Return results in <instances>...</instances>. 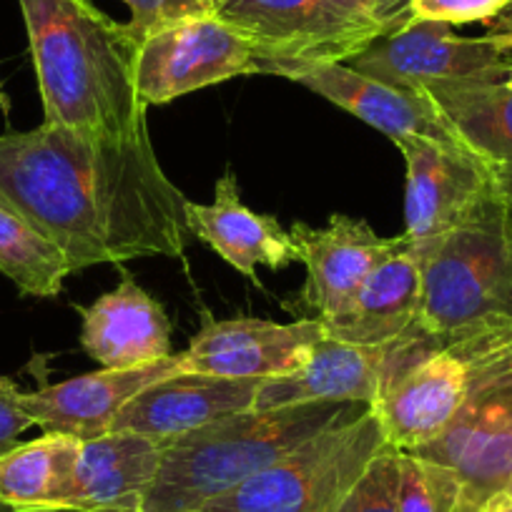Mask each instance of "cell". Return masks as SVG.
I'll use <instances>...</instances> for the list:
<instances>
[{
    "instance_id": "36",
    "label": "cell",
    "mask_w": 512,
    "mask_h": 512,
    "mask_svg": "<svg viewBox=\"0 0 512 512\" xmlns=\"http://www.w3.org/2000/svg\"><path fill=\"white\" fill-rule=\"evenodd\" d=\"M0 512H16V510H11V507H6V505H0Z\"/></svg>"
},
{
    "instance_id": "6",
    "label": "cell",
    "mask_w": 512,
    "mask_h": 512,
    "mask_svg": "<svg viewBox=\"0 0 512 512\" xmlns=\"http://www.w3.org/2000/svg\"><path fill=\"white\" fill-rule=\"evenodd\" d=\"M410 455L457 472L465 512H487L502 497L512 477V332L497 334L482 349L457 415Z\"/></svg>"
},
{
    "instance_id": "28",
    "label": "cell",
    "mask_w": 512,
    "mask_h": 512,
    "mask_svg": "<svg viewBox=\"0 0 512 512\" xmlns=\"http://www.w3.org/2000/svg\"><path fill=\"white\" fill-rule=\"evenodd\" d=\"M121 3H126L128 11H131V21L126 23V28L134 43L149 36L156 28L169 26L181 18L211 13L206 0H121Z\"/></svg>"
},
{
    "instance_id": "29",
    "label": "cell",
    "mask_w": 512,
    "mask_h": 512,
    "mask_svg": "<svg viewBox=\"0 0 512 512\" xmlns=\"http://www.w3.org/2000/svg\"><path fill=\"white\" fill-rule=\"evenodd\" d=\"M21 387L11 377H0V455L21 445V435L33 427L31 417L21 407Z\"/></svg>"
},
{
    "instance_id": "32",
    "label": "cell",
    "mask_w": 512,
    "mask_h": 512,
    "mask_svg": "<svg viewBox=\"0 0 512 512\" xmlns=\"http://www.w3.org/2000/svg\"><path fill=\"white\" fill-rule=\"evenodd\" d=\"M487 512H512V502L505 500V497H497V500L487 507Z\"/></svg>"
},
{
    "instance_id": "27",
    "label": "cell",
    "mask_w": 512,
    "mask_h": 512,
    "mask_svg": "<svg viewBox=\"0 0 512 512\" xmlns=\"http://www.w3.org/2000/svg\"><path fill=\"white\" fill-rule=\"evenodd\" d=\"M510 0H410L407 21H432L447 26L490 23Z\"/></svg>"
},
{
    "instance_id": "2",
    "label": "cell",
    "mask_w": 512,
    "mask_h": 512,
    "mask_svg": "<svg viewBox=\"0 0 512 512\" xmlns=\"http://www.w3.org/2000/svg\"><path fill=\"white\" fill-rule=\"evenodd\" d=\"M43 101V123L98 136L149 131L134 81L136 43L91 0H18Z\"/></svg>"
},
{
    "instance_id": "1",
    "label": "cell",
    "mask_w": 512,
    "mask_h": 512,
    "mask_svg": "<svg viewBox=\"0 0 512 512\" xmlns=\"http://www.w3.org/2000/svg\"><path fill=\"white\" fill-rule=\"evenodd\" d=\"M186 199L149 131L98 136L56 123L0 134V206L66 254L73 272L144 256L181 259Z\"/></svg>"
},
{
    "instance_id": "5",
    "label": "cell",
    "mask_w": 512,
    "mask_h": 512,
    "mask_svg": "<svg viewBox=\"0 0 512 512\" xmlns=\"http://www.w3.org/2000/svg\"><path fill=\"white\" fill-rule=\"evenodd\" d=\"M387 445L377 410L359 407L199 512H337Z\"/></svg>"
},
{
    "instance_id": "14",
    "label": "cell",
    "mask_w": 512,
    "mask_h": 512,
    "mask_svg": "<svg viewBox=\"0 0 512 512\" xmlns=\"http://www.w3.org/2000/svg\"><path fill=\"white\" fill-rule=\"evenodd\" d=\"M324 337L319 319L279 324L269 319L236 317L214 322L191 337L179 352L181 372L226 379H272L302 367L314 344Z\"/></svg>"
},
{
    "instance_id": "13",
    "label": "cell",
    "mask_w": 512,
    "mask_h": 512,
    "mask_svg": "<svg viewBox=\"0 0 512 512\" xmlns=\"http://www.w3.org/2000/svg\"><path fill=\"white\" fill-rule=\"evenodd\" d=\"M307 282L299 294L302 319L332 322L349 309L369 274L410 244L402 236H379L367 221L334 214L324 229L294 224L289 229Z\"/></svg>"
},
{
    "instance_id": "31",
    "label": "cell",
    "mask_w": 512,
    "mask_h": 512,
    "mask_svg": "<svg viewBox=\"0 0 512 512\" xmlns=\"http://www.w3.org/2000/svg\"><path fill=\"white\" fill-rule=\"evenodd\" d=\"M485 38L495 43L500 51L512 53V0L490 23H485Z\"/></svg>"
},
{
    "instance_id": "35",
    "label": "cell",
    "mask_w": 512,
    "mask_h": 512,
    "mask_svg": "<svg viewBox=\"0 0 512 512\" xmlns=\"http://www.w3.org/2000/svg\"><path fill=\"white\" fill-rule=\"evenodd\" d=\"M219 3H221V0H206V6H209L211 11H216V6H219Z\"/></svg>"
},
{
    "instance_id": "10",
    "label": "cell",
    "mask_w": 512,
    "mask_h": 512,
    "mask_svg": "<svg viewBox=\"0 0 512 512\" xmlns=\"http://www.w3.org/2000/svg\"><path fill=\"white\" fill-rule=\"evenodd\" d=\"M254 73L282 76L309 88L317 96L327 98L357 116L359 121L377 128L379 134L387 136L392 144L417 136V139L440 141V144L467 146L430 93L402 91L390 83L364 76L349 63L256 56Z\"/></svg>"
},
{
    "instance_id": "15",
    "label": "cell",
    "mask_w": 512,
    "mask_h": 512,
    "mask_svg": "<svg viewBox=\"0 0 512 512\" xmlns=\"http://www.w3.org/2000/svg\"><path fill=\"white\" fill-rule=\"evenodd\" d=\"M181 372L179 352L131 369H98L36 392H23L21 407L36 427L78 442L111 435L118 412L151 384Z\"/></svg>"
},
{
    "instance_id": "3",
    "label": "cell",
    "mask_w": 512,
    "mask_h": 512,
    "mask_svg": "<svg viewBox=\"0 0 512 512\" xmlns=\"http://www.w3.org/2000/svg\"><path fill=\"white\" fill-rule=\"evenodd\" d=\"M415 246L425 274L422 304L412 327L384 349L382 387L437 349L512 332V199L505 181L475 219Z\"/></svg>"
},
{
    "instance_id": "20",
    "label": "cell",
    "mask_w": 512,
    "mask_h": 512,
    "mask_svg": "<svg viewBox=\"0 0 512 512\" xmlns=\"http://www.w3.org/2000/svg\"><path fill=\"white\" fill-rule=\"evenodd\" d=\"M384 349L357 347L324 334L302 367L264 379L254 410H282L312 402H357L377 407L382 395Z\"/></svg>"
},
{
    "instance_id": "37",
    "label": "cell",
    "mask_w": 512,
    "mask_h": 512,
    "mask_svg": "<svg viewBox=\"0 0 512 512\" xmlns=\"http://www.w3.org/2000/svg\"><path fill=\"white\" fill-rule=\"evenodd\" d=\"M136 512H141V510H136Z\"/></svg>"
},
{
    "instance_id": "7",
    "label": "cell",
    "mask_w": 512,
    "mask_h": 512,
    "mask_svg": "<svg viewBox=\"0 0 512 512\" xmlns=\"http://www.w3.org/2000/svg\"><path fill=\"white\" fill-rule=\"evenodd\" d=\"M216 16L264 58L349 63L390 28L357 0H221Z\"/></svg>"
},
{
    "instance_id": "11",
    "label": "cell",
    "mask_w": 512,
    "mask_h": 512,
    "mask_svg": "<svg viewBox=\"0 0 512 512\" xmlns=\"http://www.w3.org/2000/svg\"><path fill=\"white\" fill-rule=\"evenodd\" d=\"M407 164L405 236L430 244L475 219L502 186L495 166L467 146L430 139L395 141Z\"/></svg>"
},
{
    "instance_id": "26",
    "label": "cell",
    "mask_w": 512,
    "mask_h": 512,
    "mask_svg": "<svg viewBox=\"0 0 512 512\" xmlns=\"http://www.w3.org/2000/svg\"><path fill=\"white\" fill-rule=\"evenodd\" d=\"M400 450L384 447L362 472L337 512H400Z\"/></svg>"
},
{
    "instance_id": "9",
    "label": "cell",
    "mask_w": 512,
    "mask_h": 512,
    "mask_svg": "<svg viewBox=\"0 0 512 512\" xmlns=\"http://www.w3.org/2000/svg\"><path fill=\"white\" fill-rule=\"evenodd\" d=\"M349 66L402 91L422 93L430 86L507 81L512 53L500 51L485 36H457L447 23L407 21L364 48Z\"/></svg>"
},
{
    "instance_id": "38",
    "label": "cell",
    "mask_w": 512,
    "mask_h": 512,
    "mask_svg": "<svg viewBox=\"0 0 512 512\" xmlns=\"http://www.w3.org/2000/svg\"><path fill=\"white\" fill-rule=\"evenodd\" d=\"M510 191H512V189H510Z\"/></svg>"
},
{
    "instance_id": "18",
    "label": "cell",
    "mask_w": 512,
    "mask_h": 512,
    "mask_svg": "<svg viewBox=\"0 0 512 512\" xmlns=\"http://www.w3.org/2000/svg\"><path fill=\"white\" fill-rule=\"evenodd\" d=\"M81 347L103 369H131L171 357V319L161 302L123 274L113 292L81 309Z\"/></svg>"
},
{
    "instance_id": "33",
    "label": "cell",
    "mask_w": 512,
    "mask_h": 512,
    "mask_svg": "<svg viewBox=\"0 0 512 512\" xmlns=\"http://www.w3.org/2000/svg\"><path fill=\"white\" fill-rule=\"evenodd\" d=\"M0 108H3V113H11V101H8V96H6V91H3V83H0Z\"/></svg>"
},
{
    "instance_id": "30",
    "label": "cell",
    "mask_w": 512,
    "mask_h": 512,
    "mask_svg": "<svg viewBox=\"0 0 512 512\" xmlns=\"http://www.w3.org/2000/svg\"><path fill=\"white\" fill-rule=\"evenodd\" d=\"M372 13L377 21H382L384 26L395 31V28L405 26L407 23V8H410V0H357Z\"/></svg>"
},
{
    "instance_id": "21",
    "label": "cell",
    "mask_w": 512,
    "mask_h": 512,
    "mask_svg": "<svg viewBox=\"0 0 512 512\" xmlns=\"http://www.w3.org/2000/svg\"><path fill=\"white\" fill-rule=\"evenodd\" d=\"M422 289V254L407 244L369 274L347 312L324 324V334L357 347L387 349L415 322Z\"/></svg>"
},
{
    "instance_id": "12",
    "label": "cell",
    "mask_w": 512,
    "mask_h": 512,
    "mask_svg": "<svg viewBox=\"0 0 512 512\" xmlns=\"http://www.w3.org/2000/svg\"><path fill=\"white\" fill-rule=\"evenodd\" d=\"M495 337L487 334L437 349L384 384L374 410L395 450H417L450 425L470 392L482 349Z\"/></svg>"
},
{
    "instance_id": "4",
    "label": "cell",
    "mask_w": 512,
    "mask_h": 512,
    "mask_svg": "<svg viewBox=\"0 0 512 512\" xmlns=\"http://www.w3.org/2000/svg\"><path fill=\"white\" fill-rule=\"evenodd\" d=\"M359 407L369 405L312 402L282 410H246L176 437L164 447L159 475L141 502V512H199Z\"/></svg>"
},
{
    "instance_id": "23",
    "label": "cell",
    "mask_w": 512,
    "mask_h": 512,
    "mask_svg": "<svg viewBox=\"0 0 512 512\" xmlns=\"http://www.w3.org/2000/svg\"><path fill=\"white\" fill-rule=\"evenodd\" d=\"M81 442L43 432L0 455V505L16 512H58Z\"/></svg>"
},
{
    "instance_id": "24",
    "label": "cell",
    "mask_w": 512,
    "mask_h": 512,
    "mask_svg": "<svg viewBox=\"0 0 512 512\" xmlns=\"http://www.w3.org/2000/svg\"><path fill=\"white\" fill-rule=\"evenodd\" d=\"M0 272L28 297H58L73 269L46 234L0 206Z\"/></svg>"
},
{
    "instance_id": "17",
    "label": "cell",
    "mask_w": 512,
    "mask_h": 512,
    "mask_svg": "<svg viewBox=\"0 0 512 512\" xmlns=\"http://www.w3.org/2000/svg\"><path fill=\"white\" fill-rule=\"evenodd\" d=\"M161 442L111 432L81 442L58 512H136L164 460Z\"/></svg>"
},
{
    "instance_id": "22",
    "label": "cell",
    "mask_w": 512,
    "mask_h": 512,
    "mask_svg": "<svg viewBox=\"0 0 512 512\" xmlns=\"http://www.w3.org/2000/svg\"><path fill=\"white\" fill-rule=\"evenodd\" d=\"M475 154L512 189V78L425 88Z\"/></svg>"
},
{
    "instance_id": "25",
    "label": "cell",
    "mask_w": 512,
    "mask_h": 512,
    "mask_svg": "<svg viewBox=\"0 0 512 512\" xmlns=\"http://www.w3.org/2000/svg\"><path fill=\"white\" fill-rule=\"evenodd\" d=\"M400 512H465L457 472L425 457L402 452Z\"/></svg>"
},
{
    "instance_id": "16",
    "label": "cell",
    "mask_w": 512,
    "mask_h": 512,
    "mask_svg": "<svg viewBox=\"0 0 512 512\" xmlns=\"http://www.w3.org/2000/svg\"><path fill=\"white\" fill-rule=\"evenodd\" d=\"M262 379H226L179 372L151 384L118 412L111 432H128L169 445L219 417L254 410Z\"/></svg>"
},
{
    "instance_id": "34",
    "label": "cell",
    "mask_w": 512,
    "mask_h": 512,
    "mask_svg": "<svg viewBox=\"0 0 512 512\" xmlns=\"http://www.w3.org/2000/svg\"><path fill=\"white\" fill-rule=\"evenodd\" d=\"M502 497L512 502V477H510V482H507V487H505V492H502Z\"/></svg>"
},
{
    "instance_id": "8",
    "label": "cell",
    "mask_w": 512,
    "mask_h": 512,
    "mask_svg": "<svg viewBox=\"0 0 512 512\" xmlns=\"http://www.w3.org/2000/svg\"><path fill=\"white\" fill-rule=\"evenodd\" d=\"M256 48L216 11L161 26L136 41L134 81L144 106H164L206 86L254 76Z\"/></svg>"
},
{
    "instance_id": "19",
    "label": "cell",
    "mask_w": 512,
    "mask_h": 512,
    "mask_svg": "<svg viewBox=\"0 0 512 512\" xmlns=\"http://www.w3.org/2000/svg\"><path fill=\"white\" fill-rule=\"evenodd\" d=\"M186 221L194 239L204 241L251 282H256L259 267L277 272L299 262L289 231H284L274 216L256 214L244 206L239 181L231 171L216 181L211 204H186Z\"/></svg>"
}]
</instances>
